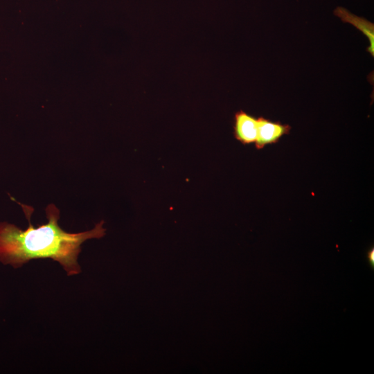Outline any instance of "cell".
<instances>
[{
    "label": "cell",
    "mask_w": 374,
    "mask_h": 374,
    "mask_svg": "<svg viewBox=\"0 0 374 374\" xmlns=\"http://www.w3.org/2000/svg\"><path fill=\"white\" fill-rule=\"evenodd\" d=\"M368 260H369L371 264H372V265H373V264H374V250H373V249H372L368 252Z\"/></svg>",
    "instance_id": "cell-5"
},
{
    "label": "cell",
    "mask_w": 374,
    "mask_h": 374,
    "mask_svg": "<svg viewBox=\"0 0 374 374\" xmlns=\"http://www.w3.org/2000/svg\"><path fill=\"white\" fill-rule=\"evenodd\" d=\"M17 203L28 226L22 230L15 224L0 222V262L17 269L34 259L48 258L57 262L69 276L81 273L78 263L81 245L87 240L99 239L105 235L104 221L96 224L91 230L69 233L58 224L59 209L50 204L46 208L47 222L35 227L31 222L33 208Z\"/></svg>",
    "instance_id": "cell-1"
},
{
    "label": "cell",
    "mask_w": 374,
    "mask_h": 374,
    "mask_svg": "<svg viewBox=\"0 0 374 374\" xmlns=\"http://www.w3.org/2000/svg\"><path fill=\"white\" fill-rule=\"evenodd\" d=\"M291 126L279 121H271L262 116L258 118V132L255 141L257 150L262 149L265 145L278 142L284 135L290 134Z\"/></svg>",
    "instance_id": "cell-2"
},
{
    "label": "cell",
    "mask_w": 374,
    "mask_h": 374,
    "mask_svg": "<svg viewBox=\"0 0 374 374\" xmlns=\"http://www.w3.org/2000/svg\"><path fill=\"white\" fill-rule=\"evenodd\" d=\"M233 134L235 138L244 145L255 143L258 132V118L240 110L235 114Z\"/></svg>",
    "instance_id": "cell-3"
},
{
    "label": "cell",
    "mask_w": 374,
    "mask_h": 374,
    "mask_svg": "<svg viewBox=\"0 0 374 374\" xmlns=\"http://www.w3.org/2000/svg\"><path fill=\"white\" fill-rule=\"evenodd\" d=\"M334 15L341 19L343 22L348 23L360 32H362L368 39L369 45L366 51L370 55L374 56V24L366 19L357 16L346 8L343 7H337L334 10Z\"/></svg>",
    "instance_id": "cell-4"
}]
</instances>
